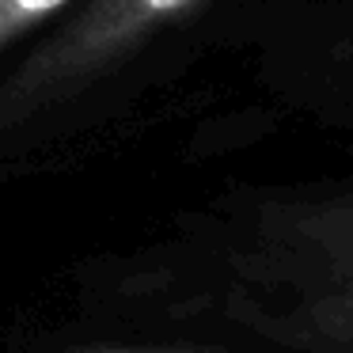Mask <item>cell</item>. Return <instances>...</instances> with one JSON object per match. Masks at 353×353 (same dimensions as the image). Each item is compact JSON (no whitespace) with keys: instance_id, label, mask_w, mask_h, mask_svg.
I'll use <instances>...</instances> for the list:
<instances>
[{"instance_id":"4","label":"cell","mask_w":353,"mask_h":353,"mask_svg":"<svg viewBox=\"0 0 353 353\" xmlns=\"http://www.w3.org/2000/svg\"><path fill=\"white\" fill-rule=\"evenodd\" d=\"M72 353H152V350H125V345H80Z\"/></svg>"},{"instance_id":"3","label":"cell","mask_w":353,"mask_h":353,"mask_svg":"<svg viewBox=\"0 0 353 353\" xmlns=\"http://www.w3.org/2000/svg\"><path fill=\"white\" fill-rule=\"evenodd\" d=\"M65 4L69 0H0V46H8L12 39L61 12Z\"/></svg>"},{"instance_id":"2","label":"cell","mask_w":353,"mask_h":353,"mask_svg":"<svg viewBox=\"0 0 353 353\" xmlns=\"http://www.w3.org/2000/svg\"><path fill=\"white\" fill-rule=\"evenodd\" d=\"M277 216L312 232V236H327V247H334L330 251V270H334V277H342V281H330L327 296H319V312L292 323L289 334L304 338L319 323V334L338 338L342 327L350 323V338H353V190L327 201H312V205L281 209Z\"/></svg>"},{"instance_id":"1","label":"cell","mask_w":353,"mask_h":353,"mask_svg":"<svg viewBox=\"0 0 353 353\" xmlns=\"http://www.w3.org/2000/svg\"><path fill=\"white\" fill-rule=\"evenodd\" d=\"M270 34L292 80L353 92V0H274Z\"/></svg>"}]
</instances>
